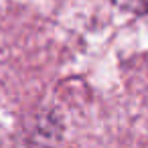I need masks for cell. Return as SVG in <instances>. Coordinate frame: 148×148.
<instances>
[{
	"label": "cell",
	"mask_w": 148,
	"mask_h": 148,
	"mask_svg": "<svg viewBox=\"0 0 148 148\" xmlns=\"http://www.w3.org/2000/svg\"><path fill=\"white\" fill-rule=\"evenodd\" d=\"M114 2L134 14H148V0H114Z\"/></svg>",
	"instance_id": "1"
}]
</instances>
